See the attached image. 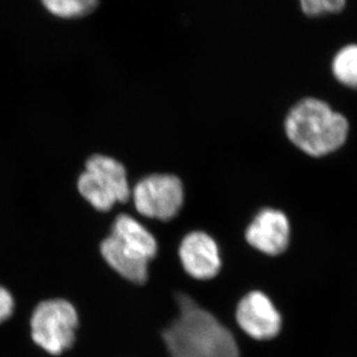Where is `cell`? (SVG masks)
<instances>
[{
  "label": "cell",
  "instance_id": "obj_8",
  "mask_svg": "<svg viewBox=\"0 0 357 357\" xmlns=\"http://www.w3.org/2000/svg\"><path fill=\"white\" fill-rule=\"evenodd\" d=\"M177 257L184 273L196 281L215 279L222 268L219 243L204 230L186 233L179 242Z\"/></svg>",
  "mask_w": 357,
  "mask_h": 357
},
{
  "label": "cell",
  "instance_id": "obj_4",
  "mask_svg": "<svg viewBox=\"0 0 357 357\" xmlns=\"http://www.w3.org/2000/svg\"><path fill=\"white\" fill-rule=\"evenodd\" d=\"M80 196L98 212H110L117 204L131 200L128 172L119 160L93 155L87 160L77 182Z\"/></svg>",
  "mask_w": 357,
  "mask_h": 357
},
{
  "label": "cell",
  "instance_id": "obj_5",
  "mask_svg": "<svg viewBox=\"0 0 357 357\" xmlns=\"http://www.w3.org/2000/svg\"><path fill=\"white\" fill-rule=\"evenodd\" d=\"M135 212L152 222L169 223L177 219L186 202V188L174 174H151L132 188Z\"/></svg>",
  "mask_w": 357,
  "mask_h": 357
},
{
  "label": "cell",
  "instance_id": "obj_6",
  "mask_svg": "<svg viewBox=\"0 0 357 357\" xmlns=\"http://www.w3.org/2000/svg\"><path fill=\"white\" fill-rule=\"evenodd\" d=\"M235 323L244 335L255 341L274 340L283 326L282 314L268 295L251 290L238 301Z\"/></svg>",
  "mask_w": 357,
  "mask_h": 357
},
{
  "label": "cell",
  "instance_id": "obj_2",
  "mask_svg": "<svg viewBox=\"0 0 357 357\" xmlns=\"http://www.w3.org/2000/svg\"><path fill=\"white\" fill-rule=\"evenodd\" d=\"M351 125L347 117L317 98H302L284 119L290 144L311 158H325L347 142Z\"/></svg>",
  "mask_w": 357,
  "mask_h": 357
},
{
  "label": "cell",
  "instance_id": "obj_3",
  "mask_svg": "<svg viewBox=\"0 0 357 357\" xmlns=\"http://www.w3.org/2000/svg\"><path fill=\"white\" fill-rule=\"evenodd\" d=\"M80 314L65 297H49L36 303L28 319L33 344L51 357H61L75 347Z\"/></svg>",
  "mask_w": 357,
  "mask_h": 357
},
{
  "label": "cell",
  "instance_id": "obj_13",
  "mask_svg": "<svg viewBox=\"0 0 357 357\" xmlns=\"http://www.w3.org/2000/svg\"><path fill=\"white\" fill-rule=\"evenodd\" d=\"M301 10L307 17H323L340 13L347 0H298Z\"/></svg>",
  "mask_w": 357,
  "mask_h": 357
},
{
  "label": "cell",
  "instance_id": "obj_11",
  "mask_svg": "<svg viewBox=\"0 0 357 357\" xmlns=\"http://www.w3.org/2000/svg\"><path fill=\"white\" fill-rule=\"evenodd\" d=\"M331 71L339 84L357 91V44H347L334 54Z\"/></svg>",
  "mask_w": 357,
  "mask_h": 357
},
{
  "label": "cell",
  "instance_id": "obj_10",
  "mask_svg": "<svg viewBox=\"0 0 357 357\" xmlns=\"http://www.w3.org/2000/svg\"><path fill=\"white\" fill-rule=\"evenodd\" d=\"M121 244L142 259L153 263L159 256L160 245L155 235L146 223L135 216L121 213L110 226V231Z\"/></svg>",
  "mask_w": 357,
  "mask_h": 357
},
{
  "label": "cell",
  "instance_id": "obj_14",
  "mask_svg": "<svg viewBox=\"0 0 357 357\" xmlns=\"http://www.w3.org/2000/svg\"><path fill=\"white\" fill-rule=\"evenodd\" d=\"M17 309V301L13 293L6 286L0 284V325L13 317Z\"/></svg>",
  "mask_w": 357,
  "mask_h": 357
},
{
  "label": "cell",
  "instance_id": "obj_12",
  "mask_svg": "<svg viewBox=\"0 0 357 357\" xmlns=\"http://www.w3.org/2000/svg\"><path fill=\"white\" fill-rule=\"evenodd\" d=\"M44 8L61 19H79L93 13L100 0H40Z\"/></svg>",
  "mask_w": 357,
  "mask_h": 357
},
{
  "label": "cell",
  "instance_id": "obj_1",
  "mask_svg": "<svg viewBox=\"0 0 357 357\" xmlns=\"http://www.w3.org/2000/svg\"><path fill=\"white\" fill-rule=\"evenodd\" d=\"M177 314L161 331L165 357H241L236 333L189 294H174Z\"/></svg>",
  "mask_w": 357,
  "mask_h": 357
},
{
  "label": "cell",
  "instance_id": "obj_9",
  "mask_svg": "<svg viewBox=\"0 0 357 357\" xmlns=\"http://www.w3.org/2000/svg\"><path fill=\"white\" fill-rule=\"evenodd\" d=\"M98 251L105 265L124 282L130 286L142 287L147 284L151 277V265L130 250L112 234L100 241Z\"/></svg>",
  "mask_w": 357,
  "mask_h": 357
},
{
  "label": "cell",
  "instance_id": "obj_7",
  "mask_svg": "<svg viewBox=\"0 0 357 357\" xmlns=\"http://www.w3.org/2000/svg\"><path fill=\"white\" fill-rule=\"evenodd\" d=\"M248 245L267 257L286 252L291 239V222L282 209L265 206L258 209L244 230Z\"/></svg>",
  "mask_w": 357,
  "mask_h": 357
}]
</instances>
